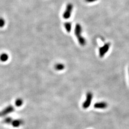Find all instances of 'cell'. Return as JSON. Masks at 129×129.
Instances as JSON below:
<instances>
[{"instance_id": "6da1fadb", "label": "cell", "mask_w": 129, "mask_h": 129, "mask_svg": "<svg viewBox=\"0 0 129 129\" xmlns=\"http://www.w3.org/2000/svg\"><path fill=\"white\" fill-rule=\"evenodd\" d=\"M75 34L79 44L81 46H85L86 43V41L85 38H84L82 36V28L81 25L79 24H76L75 29Z\"/></svg>"}, {"instance_id": "7a4b0ae2", "label": "cell", "mask_w": 129, "mask_h": 129, "mask_svg": "<svg viewBox=\"0 0 129 129\" xmlns=\"http://www.w3.org/2000/svg\"><path fill=\"white\" fill-rule=\"evenodd\" d=\"M93 99V94L91 92L87 93L86 95V99L84 102L82 107L84 109H87L89 108L91 103V101Z\"/></svg>"}, {"instance_id": "3957f363", "label": "cell", "mask_w": 129, "mask_h": 129, "mask_svg": "<svg viewBox=\"0 0 129 129\" xmlns=\"http://www.w3.org/2000/svg\"><path fill=\"white\" fill-rule=\"evenodd\" d=\"M73 8V5L71 3H69L67 5L66 9L63 14V17L64 19H68L71 16Z\"/></svg>"}, {"instance_id": "277c9868", "label": "cell", "mask_w": 129, "mask_h": 129, "mask_svg": "<svg viewBox=\"0 0 129 129\" xmlns=\"http://www.w3.org/2000/svg\"><path fill=\"white\" fill-rule=\"evenodd\" d=\"M110 47V44L109 43H107L99 49V55L100 57H103V56L109 51Z\"/></svg>"}, {"instance_id": "5b68a950", "label": "cell", "mask_w": 129, "mask_h": 129, "mask_svg": "<svg viewBox=\"0 0 129 129\" xmlns=\"http://www.w3.org/2000/svg\"><path fill=\"white\" fill-rule=\"evenodd\" d=\"M108 104L105 102H97L94 105V107L98 109H105L108 107Z\"/></svg>"}, {"instance_id": "8992f818", "label": "cell", "mask_w": 129, "mask_h": 129, "mask_svg": "<svg viewBox=\"0 0 129 129\" xmlns=\"http://www.w3.org/2000/svg\"><path fill=\"white\" fill-rule=\"evenodd\" d=\"M14 108L11 106H8L6 108L2 111V114L3 115H6L8 114L9 113H11L12 112H13L14 111Z\"/></svg>"}, {"instance_id": "52a82bcc", "label": "cell", "mask_w": 129, "mask_h": 129, "mask_svg": "<svg viewBox=\"0 0 129 129\" xmlns=\"http://www.w3.org/2000/svg\"><path fill=\"white\" fill-rule=\"evenodd\" d=\"M9 59V55L6 53H3L0 55V60L2 62H5Z\"/></svg>"}, {"instance_id": "ba28073f", "label": "cell", "mask_w": 129, "mask_h": 129, "mask_svg": "<svg viewBox=\"0 0 129 129\" xmlns=\"http://www.w3.org/2000/svg\"><path fill=\"white\" fill-rule=\"evenodd\" d=\"M55 69L56 70L60 71V70H63L64 69L65 66H64V65L63 64L58 63V64H57L55 65Z\"/></svg>"}, {"instance_id": "9c48e42d", "label": "cell", "mask_w": 129, "mask_h": 129, "mask_svg": "<svg viewBox=\"0 0 129 129\" xmlns=\"http://www.w3.org/2000/svg\"><path fill=\"white\" fill-rule=\"evenodd\" d=\"M22 123V121L20 120H15L12 122V125L15 127H18L21 125Z\"/></svg>"}, {"instance_id": "30bf717a", "label": "cell", "mask_w": 129, "mask_h": 129, "mask_svg": "<svg viewBox=\"0 0 129 129\" xmlns=\"http://www.w3.org/2000/svg\"><path fill=\"white\" fill-rule=\"evenodd\" d=\"M5 24V21L2 17H0V28H3Z\"/></svg>"}, {"instance_id": "8fae6325", "label": "cell", "mask_w": 129, "mask_h": 129, "mask_svg": "<svg viewBox=\"0 0 129 129\" xmlns=\"http://www.w3.org/2000/svg\"><path fill=\"white\" fill-rule=\"evenodd\" d=\"M23 104V100L21 99H17L15 101V105L17 107H20Z\"/></svg>"}, {"instance_id": "7c38bea8", "label": "cell", "mask_w": 129, "mask_h": 129, "mask_svg": "<svg viewBox=\"0 0 129 129\" xmlns=\"http://www.w3.org/2000/svg\"><path fill=\"white\" fill-rule=\"evenodd\" d=\"M71 25L70 23H67L65 24V27L68 32H70V31L71 30Z\"/></svg>"}, {"instance_id": "4fadbf2b", "label": "cell", "mask_w": 129, "mask_h": 129, "mask_svg": "<svg viewBox=\"0 0 129 129\" xmlns=\"http://www.w3.org/2000/svg\"><path fill=\"white\" fill-rule=\"evenodd\" d=\"M12 121V119L10 118V117L6 118V119H5V122L6 123H10Z\"/></svg>"}, {"instance_id": "5bb4252c", "label": "cell", "mask_w": 129, "mask_h": 129, "mask_svg": "<svg viewBox=\"0 0 129 129\" xmlns=\"http://www.w3.org/2000/svg\"><path fill=\"white\" fill-rule=\"evenodd\" d=\"M86 1H87V2H94L97 0H85Z\"/></svg>"}, {"instance_id": "9a60e30c", "label": "cell", "mask_w": 129, "mask_h": 129, "mask_svg": "<svg viewBox=\"0 0 129 129\" xmlns=\"http://www.w3.org/2000/svg\"></svg>"}, {"instance_id": "2e32d148", "label": "cell", "mask_w": 129, "mask_h": 129, "mask_svg": "<svg viewBox=\"0 0 129 129\" xmlns=\"http://www.w3.org/2000/svg\"></svg>"}]
</instances>
